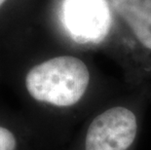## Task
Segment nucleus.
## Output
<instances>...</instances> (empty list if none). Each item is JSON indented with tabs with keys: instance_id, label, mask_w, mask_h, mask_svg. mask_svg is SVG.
Wrapping results in <instances>:
<instances>
[{
	"instance_id": "f257e3e1",
	"label": "nucleus",
	"mask_w": 151,
	"mask_h": 150,
	"mask_svg": "<svg viewBox=\"0 0 151 150\" xmlns=\"http://www.w3.org/2000/svg\"><path fill=\"white\" fill-rule=\"evenodd\" d=\"M24 90L34 105L69 124L83 122L118 91L102 81L87 60L69 54L31 66L24 76Z\"/></svg>"
},
{
	"instance_id": "f03ea898",
	"label": "nucleus",
	"mask_w": 151,
	"mask_h": 150,
	"mask_svg": "<svg viewBox=\"0 0 151 150\" xmlns=\"http://www.w3.org/2000/svg\"><path fill=\"white\" fill-rule=\"evenodd\" d=\"M150 103L147 88L117 91L83 121L70 150H137Z\"/></svg>"
},
{
	"instance_id": "7ed1b4c3",
	"label": "nucleus",
	"mask_w": 151,
	"mask_h": 150,
	"mask_svg": "<svg viewBox=\"0 0 151 150\" xmlns=\"http://www.w3.org/2000/svg\"><path fill=\"white\" fill-rule=\"evenodd\" d=\"M20 139L8 128L0 126V150H19Z\"/></svg>"
},
{
	"instance_id": "20e7f679",
	"label": "nucleus",
	"mask_w": 151,
	"mask_h": 150,
	"mask_svg": "<svg viewBox=\"0 0 151 150\" xmlns=\"http://www.w3.org/2000/svg\"><path fill=\"white\" fill-rule=\"evenodd\" d=\"M6 1V0H0V6H1L2 4H3V3H4Z\"/></svg>"
}]
</instances>
